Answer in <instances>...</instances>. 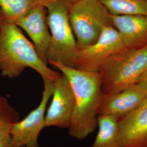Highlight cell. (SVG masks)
<instances>
[{"instance_id":"1","label":"cell","mask_w":147,"mask_h":147,"mask_svg":"<svg viewBox=\"0 0 147 147\" xmlns=\"http://www.w3.org/2000/svg\"><path fill=\"white\" fill-rule=\"evenodd\" d=\"M64 75L71 85L75 107L69 134L82 140L98 127V110L103 93L99 72H89L65 66L58 62H49Z\"/></svg>"},{"instance_id":"2","label":"cell","mask_w":147,"mask_h":147,"mask_svg":"<svg viewBox=\"0 0 147 147\" xmlns=\"http://www.w3.org/2000/svg\"><path fill=\"white\" fill-rule=\"evenodd\" d=\"M27 68L37 71L43 80L52 81L61 73L49 68L42 61L33 44L19 27L0 18V71L10 79L19 76Z\"/></svg>"},{"instance_id":"3","label":"cell","mask_w":147,"mask_h":147,"mask_svg":"<svg viewBox=\"0 0 147 147\" xmlns=\"http://www.w3.org/2000/svg\"><path fill=\"white\" fill-rule=\"evenodd\" d=\"M147 69V45L125 48L111 56L101 66L103 94L119 92L136 84Z\"/></svg>"},{"instance_id":"4","label":"cell","mask_w":147,"mask_h":147,"mask_svg":"<svg viewBox=\"0 0 147 147\" xmlns=\"http://www.w3.org/2000/svg\"><path fill=\"white\" fill-rule=\"evenodd\" d=\"M71 5L68 0H53L44 6L47 9L46 20L51 32L47 62H58L75 68L78 49L69 18Z\"/></svg>"},{"instance_id":"5","label":"cell","mask_w":147,"mask_h":147,"mask_svg":"<svg viewBox=\"0 0 147 147\" xmlns=\"http://www.w3.org/2000/svg\"><path fill=\"white\" fill-rule=\"evenodd\" d=\"M69 18L78 50L96 42L105 27H114L112 15L99 0L71 3Z\"/></svg>"},{"instance_id":"6","label":"cell","mask_w":147,"mask_h":147,"mask_svg":"<svg viewBox=\"0 0 147 147\" xmlns=\"http://www.w3.org/2000/svg\"><path fill=\"white\" fill-rule=\"evenodd\" d=\"M43 81L44 90L39 105L11 127V147H39L38 137L45 128L47 107L53 89V81L47 79Z\"/></svg>"},{"instance_id":"7","label":"cell","mask_w":147,"mask_h":147,"mask_svg":"<svg viewBox=\"0 0 147 147\" xmlns=\"http://www.w3.org/2000/svg\"><path fill=\"white\" fill-rule=\"evenodd\" d=\"M125 48L116 28L105 27L96 42L77 51L74 61V67L83 71L99 72L107 58Z\"/></svg>"},{"instance_id":"8","label":"cell","mask_w":147,"mask_h":147,"mask_svg":"<svg viewBox=\"0 0 147 147\" xmlns=\"http://www.w3.org/2000/svg\"><path fill=\"white\" fill-rule=\"evenodd\" d=\"M52 100L45 118V127L68 129L75 107V97L68 80L61 74L53 81Z\"/></svg>"},{"instance_id":"9","label":"cell","mask_w":147,"mask_h":147,"mask_svg":"<svg viewBox=\"0 0 147 147\" xmlns=\"http://www.w3.org/2000/svg\"><path fill=\"white\" fill-rule=\"evenodd\" d=\"M147 96V91L136 84L119 92L103 94L99 115H110L119 120L135 110Z\"/></svg>"},{"instance_id":"10","label":"cell","mask_w":147,"mask_h":147,"mask_svg":"<svg viewBox=\"0 0 147 147\" xmlns=\"http://www.w3.org/2000/svg\"><path fill=\"white\" fill-rule=\"evenodd\" d=\"M118 147H147V96L119 120Z\"/></svg>"},{"instance_id":"11","label":"cell","mask_w":147,"mask_h":147,"mask_svg":"<svg viewBox=\"0 0 147 147\" xmlns=\"http://www.w3.org/2000/svg\"><path fill=\"white\" fill-rule=\"evenodd\" d=\"M44 8L41 4L35 6L16 21L15 25L26 32L33 42L38 56L47 65L51 34L48 30Z\"/></svg>"},{"instance_id":"12","label":"cell","mask_w":147,"mask_h":147,"mask_svg":"<svg viewBox=\"0 0 147 147\" xmlns=\"http://www.w3.org/2000/svg\"><path fill=\"white\" fill-rule=\"evenodd\" d=\"M113 26L118 31L126 48L147 45V16H112Z\"/></svg>"},{"instance_id":"13","label":"cell","mask_w":147,"mask_h":147,"mask_svg":"<svg viewBox=\"0 0 147 147\" xmlns=\"http://www.w3.org/2000/svg\"><path fill=\"white\" fill-rule=\"evenodd\" d=\"M98 131L90 147H118L119 119L110 115H99Z\"/></svg>"},{"instance_id":"14","label":"cell","mask_w":147,"mask_h":147,"mask_svg":"<svg viewBox=\"0 0 147 147\" xmlns=\"http://www.w3.org/2000/svg\"><path fill=\"white\" fill-rule=\"evenodd\" d=\"M20 114L0 93V147H11V129Z\"/></svg>"},{"instance_id":"15","label":"cell","mask_w":147,"mask_h":147,"mask_svg":"<svg viewBox=\"0 0 147 147\" xmlns=\"http://www.w3.org/2000/svg\"><path fill=\"white\" fill-rule=\"evenodd\" d=\"M112 16H147V0H99Z\"/></svg>"},{"instance_id":"16","label":"cell","mask_w":147,"mask_h":147,"mask_svg":"<svg viewBox=\"0 0 147 147\" xmlns=\"http://www.w3.org/2000/svg\"><path fill=\"white\" fill-rule=\"evenodd\" d=\"M39 4V0H0V12L5 20L15 24L20 18Z\"/></svg>"},{"instance_id":"17","label":"cell","mask_w":147,"mask_h":147,"mask_svg":"<svg viewBox=\"0 0 147 147\" xmlns=\"http://www.w3.org/2000/svg\"><path fill=\"white\" fill-rule=\"evenodd\" d=\"M137 84L147 91V69L139 79Z\"/></svg>"},{"instance_id":"18","label":"cell","mask_w":147,"mask_h":147,"mask_svg":"<svg viewBox=\"0 0 147 147\" xmlns=\"http://www.w3.org/2000/svg\"><path fill=\"white\" fill-rule=\"evenodd\" d=\"M53 0H39V2L40 3V4H42V5H45V4H47V3L50 2H51Z\"/></svg>"},{"instance_id":"19","label":"cell","mask_w":147,"mask_h":147,"mask_svg":"<svg viewBox=\"0 0 147 147\" xmlns=\"http://www.w3.org/2000/svg\"><path fill=\"white\" fill-rule=\"evenodd\" d=\"M68 1L70 2V3H74V2H76V1H78V0H68Z\"/></svg>"},{"instance_id":"20","label":"cell","mask_w":147,"mask_h":147,"mask_svg":"<svg viewBox=\"0 0 147 147\" xmlns=\"http://www.w3.org/2000/svg\"><path fill=\"white\" fill-rule=\"evenodd\" d=\"M1 12H0V18H1Z\"/></svg>"}]
</instances>
